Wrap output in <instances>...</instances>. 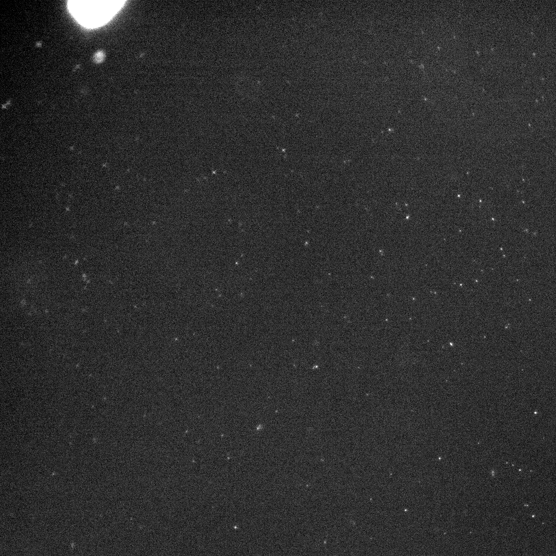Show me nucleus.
<instances>
[{"label": "nucleus", "mask_w": 556, "mask_h": 556, "mask_svg": "<svg viewBox=\"0 0 556 556\" xmlns=\"http://www.w3.org/2000/svg\"><path fill=\"white\" fill-rule=\"evenodd\" d=\"M105 56V55L103 51H98L94 54L93 59L95 62H100L103 60Z\"/></svg>", "instance_id": "nucleus-1"}]
</instances>
